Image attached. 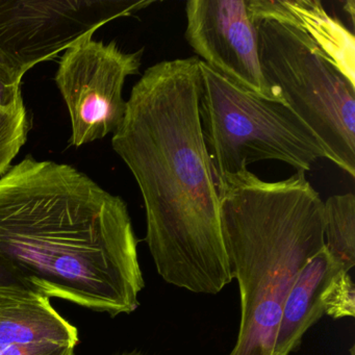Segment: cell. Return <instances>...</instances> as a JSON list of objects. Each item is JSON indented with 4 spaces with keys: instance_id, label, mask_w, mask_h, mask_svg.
I'll return each instance as SVG.
<instances>
[{
    "instance_id": "6da1fadb",
    "label": "cell",
    "mask_w": 355,
    "mask_h": 355,
    "mask_svg": "<svg viewBox=\"0 0 355 355\" xmlns=\"http://www.w3.org/2000/svg\"><path fill=\"white\" fill-rule=\"evenodd\" d=\"M199 62L170 60L145 70L112 145L142 194L157 273L178 288L216 295L232 277L201 130Z\"/></svg>"
},
{
    "instance_id": "7a4b0ae2",
    "label": "cell",
    "mask_w": 355,
    "mask_h": 355,
    "mask_svg": "<svg viewBox=\"0 0 355 355\" xmlns=\"http://www.w3.org/2000/svg\"><path fill=\"white\" fill-rule=\"evenodd\" d=\"M0 266L24 288L112 317L134 313L145 286L123 199L32 157L0 178Z\"/></svg>"
},
{
    "instance_id": "3957f363",
    "label": "cell",
    "mask_w": 355,
    "mask_h": 355,
    "mask_svg": "<svg viewBox=\"0 0 355 355\" xmlns=\"http://www.w3.org/2000/svg\"><path fill=\"white\" fill-rule=\"evenodd\" d=\"M222 234L241 321L228 355H272L284 301L324 245V201L296 171L265 182L249 170L216 180Z\"/></svg>"
},
{
    "instance_id": "277c9868",
    "label": "cell",
    "mask_w": 355,
    "mask_h": 355,
    "mask_svg": "<svg viewBox=\"0 0 355 355\" xmlns=\"http://www.w3.org/2000/svg\"><path fill=\"white\" fill-rule=\"evenodd\" d=\"M199 116L215 182L257 162L306 172L326 159L315 135L288 105L257 96L201 61Z\"/></svg>"
},
{
    "instance_id": "5b68a950",
    "label": "cell",
    "mask_w": 355,
    "mask_h": 355,
    "mask_svg": "<svg viewBox=\"0 0 355 355\" xmlns=\"http://www.w3.org/2000/svg\"><path fill=\"white\" fill-rule=\"evenodd\" d=\"M253 22L266 82L315 135L326 159L354 178V85L304 33L274 20Z\"/></svg>"
},
{
    "instance_id": "8992f818",
    "label": "cell",
    "mask_w": 355,
    "mask_h": 355,
    "mask_svg": "<svg viewBox=\"0 0 355 355\" xmlns=\"http://www.w3.org/2000/svg\"><path fill=\"white\" fill-rule=\"evenodd\" d=\"M153 1L0 0V57L24 78L42 62Z\"/></svg>"
},
{
    "instance_id": "52a82bcc",
    "label": "cell",
    "mask_w": 355,
    "mask_h": 355,
    "mask_svg": "<svg viewBox=\"0 0 355 355\" xmlns=\"http://www.w3.org/2000/svg\"><path fill=\"white\" fill-rule=\"evenodd\" d=\"M144 51L125 53L116 42L92 37L64 53L55 83L71 118V144L80 147L115 132L123 122L128 101L122 91L128 76L140 72Z\"/></svg>"
},
{
    "instance_id": "ba28073f",
    "label": "cell",
    "mask_w": 355,
    "mask_h": 355,
    "mask_svg": "<svg viewBox=\"0 0 355 355\" xmlns=\"http://www.w3.org/2000/svg\"><path fill=\"white\" fill-rule=\"evenodd\" d=\"M186 18L184 37L201 62L257 96L284 103L261 72L247 0H190Z\"/></svg>"
},
{
    "instance_id": "9c48e42d",
    "label": "cell",
    "mask_w": 355,
    "mask_h": 355,
    "mask_svg": "<svg viewBox=\"0 0 355 355\" xmlns=\"http://www.w3.org/2000/svg\"><path fill=\"white\" fill-rule=\"evenodd\" d=\"M253 21L274 20L304 33L355 86V39L317 0H247Z\"/></svg>"
},
{
    "instance_id": "30bf717a",
    "label": "cell",
    "mask_w": 355,
    "mask_h": 355,
    "mask_svg": "<svg viewBox=\"0 0 355 355\" xmlns=\"http://www.w3.org/2000/svg\"><path fill=\"white\" fill-rule=\"evenodd\" d=\"M58 344L76 347L78 331L49 298L17 284H0V345Z\"/></svg>"
},
{
    "instance_id": "8fae6325",
    "label": "cell",
    "mask_w": 355,
    "mask_h": 355,
    "mask_svg": "<svg viewBox=\"0 0 355 355\" xmlns=\"http://www.w3.org/2000/svg\"><path fill=\"white\" fill-rule=\"evenodd\" d=\"M342 269L325 245L307 261L284 301L272 355H290L300 346L307 330L325 315L324 291Z\"/></svg>"
},
{
    "instance_id": "7c38bea8",
    "label": "cell",
    "mask_w": 355,
    "mask_h": 355,
    "mask_svg": "<svg viewBox=\"0 0 355 355\" xmlns=\"http://www.w3.org/2000/svg\"><path fill=\"white\" fill-rule=\"evenodd\" d=\"M324 240L330 254L347 272L355 266V196L334 195L324 202Z\"/></svg>"
},
{
    "instance_id": "4fadbf2b",
    "label": "cell",
    "mask_w": 355,
    "mask_h": 355,
    "mask_svg": "<svg viewBox=\"0 0 355 355\" xmlns=\"http://www.w3.org/2000/svg\"><path fill=\"white\" fill-rule=\"evenodd\" d=\"M28 130L26 107H0V178L11 169L12 162L28 140Z\"/></svg>"
},
{
    "instance_id": "5bb4252c",
    "label": "cell",
    "mask_w": 355,
    "mask_h": 355,
    "mask_svg": "<svg viewBox=\"0 0 355 355\" xmlns=\"http://www.w3.org/2000/svg\"><path fill=\"white\" fill-rule=\"evenodd\" d=\"M325 315L334 319L354 317L355 286L349 272L340 270L332 276L323 293Z\"/></svg>"
},
{
    "instance_id": "9a60e30c",
    "label": "cell",
    "mask_w": 355,
    "mask_h": 355,
    "mask_svg": "<svg viewBox=\"0 0 355 355\" xmlns=\"http://www.w3.org/2000/svg\"><path fill=\"white\" fill-rule=\"evenodd\" d=\"M21 80L22 76L0 57V107L3 109L24 107L20 87Z\"/></svg>"
},
{
    "instance_id": "2e32d148",
    "label": "cell",
    "mask_w": 355,
    "mask_h": 355,
    "mask_svg": "<svg viewBox=\"0 0 355 355\" xmlns=\"http://www.w3.org/2000/svg\"><path fill=\"white\" fill-rule=\"evenodd\" d=\"M76 347L58 344L17 345L0 348V355H74Z\"/></svg>"
},
{
    "instance_id": "e0dca14e",
    "label": "cell",
    "mask_w": 355,
    "mask_h": 355,
    "mask_svg": "<svg viewBox=\"0 0 355 355\" xmlns=\"http://www.w3.org/2000/svg\"><path fill=\"white\" fill-rule=\"evenodd\" d=\"M0 284H17V286H20L17 284L13 275L3 266H0Z\"/></svg>"
},
{
    "instance_id": "ac0fdd59",
    "label": "cell",
    "mask_w": 355,
    "mask_h": 355,
    "mask_svg": "<svg viewBox=\"0 0 355 355\" xmlns=\"http://www.w3.org/2000/svg\"><path fill=\"white\" fill-rule=\"evenodd\" d=\"M354 1H347V3H345V10L350 14V18L351 20H352V24L354 22Z\"/></svg>"
},
{
    "instance_id": "d6986e66",
    "label": "cell",
    "mask_w": 355,
    "mask_h": 355,
    "mask_svg": "<svg viewBox=\"0 0 355 355\" xmlns=\"http://www.w3.org/2000/svg\"><path fill=\"white\" fill-rule=\"evenodd\" d=\"M119 355H144V354H142V353H139V352H130V353H123V354H119Z\"/></svg>"
}]
</instances>
